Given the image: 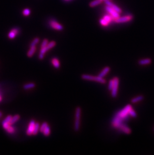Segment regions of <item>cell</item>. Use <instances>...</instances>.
<instances>
[{"label": "cell", "instance_id": "cell-8", "mask_svg": "<svg viewBox=\"0 0 154 155\" xmlns=\"http://www.w3.org/2000/svg\"><path fill=\"white\" fill-rule=\"evenodd\" d=\"M105 9L108 13V14H109L113 18L114 20L120 17V14L116 11L111 7L106 5V6L105 7Z\"/></svg>", "mask_w": 154, "mask_h": 155}, {"label": "cell", "instance_id": "cell-21", "mask_svg": "<svg viewBox=\"0 0 154 155\" xmlns=\"http://www.w3.org/2000/svg\"><path fill=\"white\" fill-rule=\"evenodd\" d=\"M36 86V84L34 83H30L26 84L23 85V88L25 90H28L34 88Z\"/></svg>", "mask_w": 154, "mask_h": 155}, {"label": "cell", "instance_id": "cell-32", "mask_svg": "<svg viewBox=\"0 0 154 155\" xmlns=\"http://www.w3.org/2000/svg\"><path fill=\"white\" fill-rule=\"evenodd\" d=\"M6 131L7 133L12 134L15 132V129L13 127L10 126L8 129H6Z\"/></svg>", "mask_w": 154, "mask_h": 155}, {"label": "cell", "instance_id": "cell-6", "mask_svg": "<svg viewBox=\"0 0 154 155\" xmlns=\"http://www.w3.org/2000/svg\"><path fill=\"white\" fill-rule=\"evenodd\" d=\"M114 86L111 90V95L113 98H115L117 96L119 84V78L118 77H115L114 78Z\"/></svg>", "mask_w": 154, "mask_h": 155}, {"label": "cell", "instance_id": "cell-7", "mask_svg": "<svg viewBox=\"0 0 154 155\" xmlns=\"http://www.w3.org/2000/svg\"><path fill=\"white\" fill-rule=\"evenodd\" d=\"M124 121L121 117L116 115L112 120V126L114 128L118 129L120 126L123 123Z\"/></svg>", "mask_w": 154, "mask_h": 155}, {"label": "cell", "instance_id": "cell-34", "mask_svg": "<svg viewBox=\"0 0 154 155\" xmlns=\"http://www.w3.org/2000/svg\"><path fill=\"white\" fill-rule=\"evenodd\" d=\"M103 2H106V1H112V0H102Z\"/></svg>", "mask_w": 154, "mask_h": 155}, {"label": "cell", "instance_id": "cell-18", "mask_svg": "<svg viewBox=\"0 0 154 155\" xmlns=\"http://www.w3.org/2000/svg\"><path fill=\"white\" fill-rule=\"evenodd\" d=\"M144 98V96L142 95H139V96H137L135 97H134L131 100V103H136L137 102H138L139 101H141L142 100H143Z\"/></svg>", "mask_w": 154, "mask_h": 155}, {"label": "cell", "instance_id": "cell-2", "mask_svg": "<svg viewBox=\"0 0 154 155\" xmlns=\"http://www.w3.org/2000/svg\"><path fill=\"white\" fill-rule=\"evenodd\" d=\"M132 108V107L131 105H128L121 111L119 112L117 114V115L121 117L124 121L128 120L130 117L129 112Z\"/></svg>", "mask_w": 154, "mask_h": 155}, {"label": "cell", "instance_id": "cell-10", "mask_svg": "<svg viewBox=\"0 0 154 155\" xmlns=\"http://www.w3.org/2000/svg\"><path fill=\"white\" fill-rule=\"evenodd\" d=\"M20 32V29L18 27H15L13 28L8 34V37L10 39H14L17 35H18Z\"/></svg>", "mask_w": 154, "mask_h": 155}, {"label": "cell", "instance_id": "cell-13", "mask_svg": "<svg viewBox=\"0 0 154 155\" xmlns=\"http://www.w3.org/2000/svg\"><path fill=\"white\" fill-rule=\"evenodd\" d=\"M105 3L106 5L111 7V8H112L114 10H115L116 11H117L119 13L121 14L122 12V9L119 7H118L117 5H116L115 4H114L113 3H112L111 2V1H106V2H105Z\"/></svg>", "mask_w": 154, "mask_h": 155}, {"label": "cell", "instance_id": "cell-16", "mask_svg": "<svg viewBox=\"0 0 154 155\" xmlns=\"http://www.w3.org/2000/svg\"><path fill=\"white\" fill-rule=\"evenodd\" d=\"M37 50V47L36 46H32V47H30V48L29 49V50L28 51L27 55L28 57H32L34 53L36 52Z\"/></svg>", "mask_w": 154, "mask_h": 155}, {"label": "cell", "instance_id": "cell-3", "mask_svg": "<svg viewBox=\"0 0 154 155\" xmlns=\"http://www.w3.org/2000/svg\"><path fill=\"white\" fill-rule=\"evenodd\" d=\"M81 108L78 107L76 108L75 110V120L74 125V130L76 132L79 131L80 129V121L81 116Z\"/></svg>", "mask_w": 154, "mask_h": 155}, {"label": "cell", "instance_id": "cell-37", "mask_svg": "<svg viewBox=\"0 0 154 155\" xmlns=\"http://www.w3.org/2000/svg\"></svg>", "mask_w": 154, "mask_h": 155}, {"label": "cell", "instance_id": "cell-33", "mask_svg": "<svg viewBox=\"0 0 154 155\" xmlns=\"http://www.w3.org/2000/svg\"><path fill=\"white\" fill-rule=\"evenodd\" d=\"M49 43V41L48 39H44L43 41H42V44L41 45V48H42V47H45Z\"/></svg>", "mask_w": 154, "mask_h": 155}, {"label": "cell", "instance_id": "cell-25", "mask_svg": "<svg viewBox=\"0 0 154 155\" xmlns=\"http://www.w3.org/2000/svg\"><path fill=\"white\" fill-rule=\"evenodd\" d=\"M40 38H38V37H36L35 38L31 43L30 45V47H32V46H36V45L37 44H38L40 42Z\"/></svg>", "mask_w": 154, "mask_h": 155}, {"label": "cell", "instance_id": "cell-14", "mask_svg": "<svg viewBox=\"0 0 154 155\" xmlns=\"http://www.w3.org/2000/svg\"><path fill=\"white\" fill-rule=\"evenodd\" d=\"M152 61L151 58H148L140 59L138 61V63L140 65H146L150 64L152 63Z\"/></svg>", "mask_w": 154, "mask_h": 155}, {"label": "cell", "instance_id": "cell-9", "mask_svg": "<svg viewBox=\"0 0 154 155\" xmlns=\"http://www.w3.org/2000/svg\"><path fill=\"white\" fill-rule=\"evenodd\" d=\"M133 18V16L132 15H127L125 16H123L121 17H119L114 20L115 22L117 23H123L129 22L131 21Z\"/></svg>", "mask_w": 154, "mask_h": 155}, {"label": "cell", "instance_id": "cell-19", "mask_svg": "<svg viewBox=\"0 0 154 155\" xmlns=\"http://www.w3.org/2000/svg\"><path fill=\"white\" fill-rule=\"evenodd\" d=\"M103 2L102 0H94V1H93L90 3L89 6L91 8H93V7H95L96 6H97L100 5Z\"/></svg>", "mask_w": 154, "mask_h": 155}, {"label": "cell", "instance_id": "cell-27", "mask_svg": "<svg viewBox=\"0 0 154 155\" xmlns=\"http://www.w3.org/2000/svg\"><path fill=\"white\" fill-rule=\"evenodd\" d=\"M22 13L24 16H29L31 14V10L28 8H26L23 10Z\"/></svg>", "mask_w": 154, "mask_h": 155}, {"label": "cell", "instance_id": "cell-36", "mask_svg": "<svg viewBox=\"0 0 154 155\" xmlns=\"http://www.w3.org/2000/svg\"><path fill=\"white\" fill-rule=\"evenodd\" d=\"M65 1H70V0H65Z\"/></svg>", "mask_w": 154, "mask_h": 155}, {"label": "cell", "instance_id": "cell-4", "mask_svg": "<svg viewBox=\"0 0 154 155\" xmlns=\"http://www.w3.org/2000/svg\"><path fill=\"white\" fill-rule=\"evenodd\" d=\"M81 78L84 80L97 81L102 84H105L107 82L105 79H104L102 77H101L99 76H92V75H88V74H83L81 76Z\"/></svg>", "mask_w": 154, "mask_h": 155}, {"label": "cell", "instance_id": "cell-30", "mask_svg": "<svg viewBox=\"0 0 154 155\" xmlns=\"http://www.w3.org/2000/svg\"><path fill=\"white\" fill-rule=\"evenodd\" d=\"M114 79H112L109 81V85H108V89L110 91L112 90L113 86H114Z\"/></svg>", "mask_w": 154, "mask_h": 155}, {"label": "cell", "instance_id": "cell-24", "mask_svg": "<svg viewBox=\"0 0 154 155\" xmlns=\"http://www.w3.org/2000/svg\"><path fill=\"white\" fill-rule=\"evenodd\" d=\"M43 133L44 135L46 137H48L50 136V133H51V129L49 125L45 128V129L43 132Z\"/></svg>", "mask_w": 154, "mask_h": 155}, {"label": "cell", "instance_id": "cell-12", "mask_svg": "<svg viewBox=\"0 0 154 155\" xmlns=\"http://www.w3.org/2000/svg\"><path fill=\"white\" fill-rule=\"evenodd\" d=\"M118 130L121 132L126 134H130L132 133L131 129L128 127V126L124 123H123L120 127L118 128Z\"/></svg>", "mask_w": 154, "mask_h": 155}, {"label": "cell", "instance_id": "cell-22", "mask_svg": "<svg viewBox=\"0 0 154 155\" xmlns=\"http://www.w3.org/2000/svg\"><path fill=\"white\" fill-rule=\"evenodd\" d=\"M20 119V116L19 115H16L15 116H14L13 117H12V119L10 122V125L12 126L13 124H14L16 122H17L18 121H19V120Z\"/></svg>", "mask_w": 154, "mask_h": 155}, {"label": "cell", "instance_id": "cell-5", "mask_svg": "<svg viewBox=\"0 0 154 155\" xmlns=\"http://www.w3.org/2000/svg\"><path fill=\"white\" fill-rule=\"evenodd\" d=\"M49 24L51 28L56 30L62 31L64 29L63 26L54 19H51L49 22Z\"/></svg>", "mask_w": 154, "mask_h": 155}, {"label": "cell", "instance_id": "cell-23", "mask_svg": "<svg viewBox=\"0 0 154 155\" xmlns=\"http://www.w3.org/2000/svg\"><path fill=\"white\" fill-rule=\"evenodd\" d=\"M40 124L39 123H36L34 129V131L33 133V135L36 136L38 133V132L40 131Z\"/></svg>", "mask_w": 154, "mask_h": 155}, {"label": "cell", "instance_id": "cell-31", "mask_svg": "<svg viewBox=\"0 0 154 155\" xmlns=\"http://www.w3.org/2000/svg\"><path fill=\"white\" fill-rule=\"evenodd\" d=\"M12 119V117L11 116H7L6 119L3 121L2 123H10V122Z\"/></svg>", "mask_w": 154, "mask_h": 155}, {"label": "cell", "instance_id": "cell-15", "mask_svg": "<svg viewBox=\"0 0 154 155\" xmlns=\"http://www.w3.org/2000/svg\"><path fill=\"white\" fill-rule=\"evenodd\" d=\"M110 71V68L109 66H106L102 70V71L99 74V76L103 78L104 76H105Z\"/></svg>", "mask_w": 154, "mask_h": 155}, {"label": "cell", "instance_id": "cell-20", "mask_svg": "<svg viewBox=\"0 0 154 155\" xmlns=\"http://www.w3.org/2000/svg\"><path fill=\"white\" fill-rule=\"evenodd\" d=\"M103 18L105 21H106L109 24H110L113 21H114L113 18L109 14L105 15L103 17Z\"/></svg>", "mask_w": 154, "mask_h": 155}, {"label": "cell", "instance_id": "cell-29", "mask_svg": "<svg viewBox=\"0 0 154 155\" xmlns=\"http://www.w3.org/2000/svg\"><path fill=\"white\" fill-rule=\"evenodd\" d=\"M129 115L130 117H132L133 118H136L137 117V115L136 112L135 111V110L133 108H132L131 109V110L130 111Z\"/></svg>", "mask_w": 154, "mask_h": 155}, {"label": "cell", "instance_id": "cell-11", "mask_svg": "<svg viewBox=\"0 0 154 155\" xmlns=\"http://www.w3.org/2000/svg\"><path fill=\"white\" fill-rule=\"evenodd\" d=\"M36 122L34 120H31L29 124L28 128L27 129L26 134L28 136H31L33 135L34 127L35 126Z\"/></svg>", "mask_w": 154, "mask_h": 155}, {"label": "cell", "instance_id": "cell-17", "mask_svg": "<svg viewBox=\"0 0 154 155\" xmlns=\"http://www.w3.org/2000/svg\"><path fill=\"white\" fill-rule=\"evenodd\" d=\"M51 63H52V65L54 66V67L57 69H58L60 67V63L59 60V59L57 58L54 57L51 60Z\"/></svg>", "mask_w": 154, "mask_h": 155}, {"label": "cell", "instance_id": "cell-1", "mask_svg": "<svg viewBox=\"0 0 154 155\" xmlns=\"http://www.w3.org/2000/svg\"><path fill=\"white\" fill-rule=\"evenodd\" d=\"M56 41H52L50 42L46 46L41 48V50L39 54V59L40 60H43L44 58L45 54L48 51L54 47L56 46Z\"/></svg>", "mask_w": 154, "mask_h": 155}, {"label": "cell", "instance_id": "cell-28", "mask_svg": "<svg viewBox=\"0 0 154 155\" xmlns=\"http://www.w3.org/2000/svg\"><path fill=\"white\" fill-rule=\"evenodd\" d=\"M48 124L47 122H44L42 125L40 126V131L41 133H43V132L44 131V130L45 129V128L48 126Z\"/></svg>", "mask_w": 154, "mask_h": 155}, {"label": "cell", "instance_id": "cell-35", "mask_svg": "<svg viewBox=\"0 0 154 155\" xmlns=\"http://www.w3.org/2000/svg\"><path fill=\"white\" fill-rule=\"evenodd\" d=\"M2 115H3L2 113L1 112H0V118H1V117L2 116Z\"/></svg>", "mask_w": 154, "mask_h": 155}, {"label": "cell", "instance_id": "cell-26", "mask_svg": "<svg viewBox=\"0 0 154 155\" xmlns=\"http://www.w3.org/2000/svg\"><path fill=\"white\" fill-rule=\"evenodd\" d=\"M99 22H100V24H101V25L102 26H103V27H107L109 25V24L103 18L100 20Z\"/></svg>", "mask_w": 154, "mask_h": 155}]
</instances>
